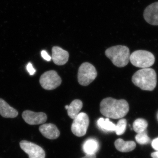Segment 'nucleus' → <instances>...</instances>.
Instances as JSON below:
<instances>
[{
    "instance_id": "obj_14",
    "label": "nucleus",
    "mask_w": 158,
    "mask_h": 158,
    "mask_svg": "<svg viewBox=\"0 0 158 158\" xmlns=\"http://www.w3.org/2000/svg\"><path fill=\"white\" fill-rule=\"evenodd\" d=\"M115 147L118 151L122 152H127L132 151L136 147V143L133 141H125L123 139H117L115 141Z\"/></svg>"
},
{
    "instance_id": "obj_1",
    "label": "nucleus",
    "mask_w": 158,
    "mask_h": 158,
    "mask_svg": "<svg viewBox=\"0 0 158 158\" xmlns=\"http://www.w3.org/2000/svg\"><path fill=\"white\" fill-rule=\"evenodd\" d=\"M100 111L102 115L108 118L118 119L127 115L129 111V106L125 100L106 98L101 102Z\"/></svg>"
},
{
    "instance_id": "obj_26",
    "label": "nucleus",
    "mask_w": 158,
    "mask_h": 158,
    "mask_svg": "<svg viewBox=\"0 0 158 158\" xmlns=\"http://www.w3.org/2000/svg\"><path fill=\"white\" fill-rule=\"evenodd\" d=\"M68 108H69V106H68V105H66V106H65V110H68Z\"/></svg>"
},
{
    "instance_id": "obj_6",
    "label": "nucleus",
    "mask_w": 158,
    "mask_h": 158,
    "mask_svg": "<svg viewBox=\"0 0 158 158\" xmlns=\"http://www.w3.org/2000/svg\"><path fill=\"white\" fill-rule=\"evenodd\" d=\"M40 83L41 87L46 90H52L61 85L62 79L55 70L46 72L40 77Z\"/></svg>"
},
{
    "instance_id": "obj_25",
    "label": "nucleus",
    "mask_w": 158,
    "mask_h": 158,
    "mask_svg": "<svg viewBox=\"0 0 158 158\" xmlns=\"http://www.w3.org/2000/svg\"><path fill=\"white\" fill-rule=\"evenodd\" d=\"M151 156L153 158H158V151L152 153Z\"/></svg>"
},
{
    "instance_id": "obj_8",
    "label": "nucleus",
    "mask_w": 158,
    "mask_h": 158,
    "mask_svg": "<svg viewBox=\"0 0 158 158\" xmlns=\"http://www.w3.org/2000/svg\"><path fill=\"white\" fill-rule=\"evenodd\" d=\"M21 148L29 158H45V152L42 148L30 141L23 140L19 143Z\"/></svg>"
},
{
    "instance_id": "obj_17",
    "label": "nucleus",
    "mask_w": 158,
    "mask_h": 158,
    "mask_svg": "<svg viewBox=\"0 0 158 158\" xmlns=\"http://www.w3.org/2000/svg\"><path fill=\"white\" fill-rule=\"evenodd\" d=\"M98 127L100 129L103 131L108 132L115 131L116 129V125L110 121L109 118H100L98 120Z\"/></svg>"
},
{
    "instance_id": "obj_5",
    "label": "nucleus",
    "mask_w": 158,
    "mask_h": 158,
    "mask_svg": "<svg viewBox=\"0 0 158 158\" xmlns=\"http://www.w3.org/2000/svg\"><path fill=\"white\" fill-rule=\"evenodd\" d=\"M95 67L89 62L82 63L78 71V81L82 86H86L95 80L97 76Z\"/></svg>"
},
{
    "instance_id": "obj_19",
    "label": "nucleus",
    "mask_w": 158,
    "mask_h": 158,
    "mask_svg": "<svg viewBox=\"0 0 158 158\" xmlns=\"http://www.w3.org/2000/svg\"><path fill=\"white\" fill-rule=\"evenodd\" d=\"M127 121L125 118H121L116 125V129L115 131L116 132L117 135H123L126 130Z\"/></svg>"
},
{
    "instance_id": "obj_27",
    "label": "nucleus",
    "mask_w": 158,
    "mask_h": 158,
    "mask_svg": "<svg viewBox=\"0 0 158 158\" xmlns=\"http://www.w3.org/2000/svg\"><path fill=\"white\" fill-rule=\"evenodd\" d=\"M156 117H157V120L158 121V112L157 113Z\"/></svg>"
},
{
    "instance_id": "obj_10",
    "label": "nucleus",
    "mask_w": 158,
    "mask_h": 158,
    "mask_svg": "<svg viewBox=\"0 0 158 158\" xmlns=\"http://www.w3.org/2000/svg\"><path fill=\"white\" fill-rule=\"evenodd\" d=\"M144 19L150 24L158 26V2L148 6L144 12Z\"/></svg>"
},
{
    "instance_id": "obj_20",
    "label": "nucleus",
    "mask_w": 158,
    "mask_h": 158,
    "mask_svg": "<svg viewBox=\"0 0 158 158\" xmlns=\"http://www.w3.org/2000/svg\"><path fill=\"white\" fill-rule=\"evenodd\" d=\"M136 141L138 144H148L150 141V139L147 135L146 131L138 133L135 137Z\"/></svg>"
},
{
    "instance_id": "obj_16",
    "label": "nucleus",
    "mask_w": 158,
    "mask_h": 158,
    "mask_svg": "<svg viewBox=\"0 0 158 158\" xmlns=\"http://www.w3.org/2000/svg\"><path fill=\"white\" fill-rule=\"evenodd\" d=\"M83 107V102L78 99L74 100L71 103L67 110V113L70 118L74 119L78 115Z\"/></svg>"
},
{
    "instance_id": "obj_23",
    "label": "nucleus",
    "mask_w": 158,
    "mask_h": 158,
    "mask_svg": "<svg viewBox=\"0 0 158 158\" xmlns=\"http://www.w3.org/2000/svg\"><path fill=\"white\" fill-rule=\"evenodd\" d=\"M152 146L154 149L158 151V138L153 140L152 143Z\"/></svg>"
},
{
    "instance_id": "obj_24",
    "label": "nucleus",
    "mask_w": 158,
    "mask_h": 158,
    "mask_svg": "<svg viewBox=\"0 0 158 158\" xmlns=\"http://www.w3.org/2000/svg\"><path fill=\"white\" fill-rule=\"evenodd\" d=\"M82 158H96V154H86L85 156Z\"/></svg>"
},
{
    "instance_id": "obj_7",
    "label": "nucleus",
    "mask_w": 158,
    "mask_h": 158,
    "mask_svg": "<svg viewBox=\"0 0 158 158\" xmlns=\"http://www.w3.org/2000/svg\"><path fill=\"white\" fill-rule=\"evenodd\" d=\"M89 118L88 115L85 113H80L73 119L71 126L73 133L77 137L85 136L87 133L89 125Z\"/></svg>"
},
{
    "instance_id": "obj_3",
    "label": "nucleus",
    "mask_w": 158,
    "mask_h": 158,
    "mask_svg": "<svg viewBox=\"0 0 158 158\" xmlns=\"http://www.w3.org/2000/svg\"><path fill=\"white\" fill-rule=\"evenodd\" d=\"M105 55L115 66L118 67H125L130 61L129 49L125 46L111 47L106 49Z\"/></svg>"
},
{
    "instance_id": "obj_22",
    "label": "nucleus",
    "mask_w": 158,
    "mask_h": 158,
    "mask_svg": "<svg viewBox=\"0 0 158 158\" xmlns=\"http://www.w3.org/2000/svg\"><path fill=\"white\" fill-rule=\"evenodd\" d=\"M41 55L42 58L44 60H46V61H50L51 59H52V57L50 56H49L48 54V53L46 51H42L41 52Z\"/></svg>"
},
{
    "instance_id": "obj_12",
    "label": "nucleus",
    "mask_w": 158,
    "mask_h": 158,
    "mask_svg": "<svg viewBox=\"0 0 158 158\" xmlns=\"http://www.w3.org/2000/svg\"><path fill=\"white\" fill-rule=\"evenodd\" d=\"M39 130L43 136L51 140L57 139L60 136L59 130L52 123L42 124L40 127Z\"/></svg>"
},
{
    "instance_id": "obj_18",
    "label": "nucleus",
    "mask_w": 158,
    "mask_h": 158,
    "mask_svg": "<svg viewBox=\"0 0 158 158\" xmlns=\"http://www.w3.org/2000/svg\"><path fill=\"white\" fill-rule=\"evenodd\" d=\"M148 126V123L145 119L139 118L134 121L133 127L134 131L138 134L146 131Z\"/></svg>"
},
{
    "instance_id": "obj_4",
    "label": "nucleus",
    "mask_w": 158,
    "mask_h": 158,
    "mask_svg": "<svg viewBox=\"0 0 158 158\" xmlns=\"http://www.w3.org/2000/svg\"><path fill=\"white\" fill-rule=\"evenodd\" d=\"M130 61L136 67L147 68L153 65L155 62V58L152 53L141 50L133 52L130 55Z\"/></svg>"
},
{
    "instance_id": "obj_2",
    "label": "nucleus",
    "mask_w": 158,
    "mask_h": 158,
    "mask_svg": "<svg viewBox=\"0 0 158 158\" xmlns=\"http://www.w3.org/2000/svg\"><path fill=\"white\" fill-rule=\"evenodd\" d=\"M132 81L141 90L152 91L156 86V73L153 69H142L133 75Z\"/></svg>"
},
{
    "instance_id": "obj_9",
    "label": "nucleus",
    "mask_w": 158,
    "mask_h": 158,
    "mask_svg": "<svg viewBox=\"0 0 158 158\" xmlns=\"http://www.w3.org/2000/svg\"><path fill=\"white\" fill-rule=\"evenodd\" d=\"M23 119L27 124L34 125L44 123L47 119L46 114L42 112L35 113L31 110H25L22 113Z\"/></svg>"
},
{
    "instance_id": "obj_21",
    "label": "nucleus",
    "mask_w": 158,
    "mask_h": 158,
    "mask_svg": "<svg viewBox=\"0 0 158 158\" xmlns=\"http://www.w3.org/2000/svg\"><path fill=\"white\" fill-rule=\"evenodd\" d=\"M27 69L28 72L30 75H33L36 72V70L33 67V65L31 63H29L27 65Z\"/></svg>"
},
{
    "instance_id": "obj_15",
    "label": "nucleus",
    "mask_w": 158,
    "mask_h": 158,
    "mask_svg": "<svg viewBox=\"0 0 158 158\" xmlns=\"http://www.w3.org/2000/svg\"><path fill=\"white\" fill-rule=\"evenodd\" d=\"M98 141L94 138H89L84 142L83 149L86 154H96L99 149Z\"/></svg>"
},
{
    "instance_id": "obj_13",
    "label": "nucleus",
    "mask_w": 158,
    "mask_h": 158,
    "mask_svg": "<svg viewBox=\"0 0 158 158\" xmlns=\"http://www.w3.org/2000/svg\"><path fill=\"white\" fill-rule=\"evenodd\" d=\"M18 112L9 106L3 99L0 98V115L4 118H14L18 115Z\"/></svg>"
},
{
    "instance_id": "obj_11",
    "label": "nucleus",
    "mask_w": 158,
    "mask_h": 158,
    "mask_svg": "<svg viewBox=\"0 0 158 158\" xmlns=\"http://www.w3.org/2000/svg\"><path fill=\"white\" fill-rule=\"evenodd\" d=\"M69 58V54L67 51L58 46H54L52 48V59L56 65H65L68 62Z\"/></svg>"
}]
</instances>
